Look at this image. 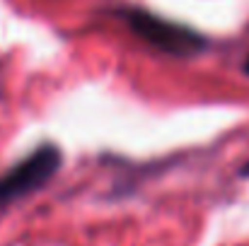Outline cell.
<instances>
[{
    "label": "cell",
    "mask_w": 249,
    "mask_h": 246,
    "mask_svg": "<svg viewBox=\"0 0 249 246\" xmlns=\"http://www.w3.org/2000/svg\"><path fill=\"white\" fill-rule=\"evenodd\" d=\"M126 24L150 46H155L158 51L169 53V56H194L198 51L206 49V41L201 34H196L194 29L177 24V22H167L158 15L143 12V10H126L124 12Z\"/></svg>",
    "instance_id": "6da1fadb"
},
{
    "label": "cell",
    "mask_w": 249,
    "mask_h": 246,
    "mask_svg": "<svg viewBox=\"0 0 249 246\" xmlns=\"http://www.w3.org/2000/svg\"><path fill=\"white\" fill-rule=\"evenodd\" d=\"M61 166V152L44 145L0 176V205H7L36 188H41Z\"/></svg>",
    "instance_id": "7a4b0ae2"
},
{
    "label": "cell",
    "mask_w": 249,
    "mask_h": 246,
    "mask_svg": "<svg viewBox=\"0 0 249 246\" xmlns=\"http://www.w3.org/2000/svg\"><path fill=\"white\" fill-rule=\"evenodd\" d=\"M245 70L249 73V56H247V61H245Z\"/></svg>",
    "instance_id": "3957f363"
}]
</instances>
